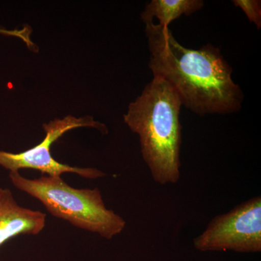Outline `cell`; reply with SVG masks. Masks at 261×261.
Here are the masks:
<instances>
[{"mask_svg":"<svg viewBox=\"0 0 261 261\" xmlns=\"http://www.w3.org/2000/svg\"><path fill=\"white\" fill-rule=\"evenodd\" d=\"M153 76L167 82L182 106L192 112L231 114L242 108L243 94L232 80V69L218 48L207 44L188 49L173 37L168 27L146 23Z\"/></svg>","mask_w":261,"mask_h":261,"instance_id":"1","label":"cell"},{"mask_svg":"<svg viewBox=\"0 0 261 261\" xmlns=\"http://www.w3.org/2000/svg\"><path fill=\"white\" fill-rule=\"evenodd\" d=\"M181 106L168 82L154 76L123 116L130 130L140 137L142 158L159 185L179 181Z\"/></svg>","mask_w":261,"mask_h":261,"instance_id":"2","label":"cell"},{"mask_svg":"<svg viewBox=\"0 0 261 261\" xmlns=\"http://www.w3.org/2000/svg\"><path fill=\"white\" fill-rule=\"evenodd\" d=\"M9 178L15 188L37 199L49 214L75 227L107 240L124 230L126 221L106 207L98 188H73L58 176L29 179L19 171L10 172Z\"/></svg>","mask_w":261,"mask_h":261,"instance_id":"3","label":"cell"},{"mask_svg":"<svg viewBox=\"0 0 261 261\" xmlns=\"http://www.w3.org/2000/svg\"><path fill=\"white\" fill-rule=\"evenodd\" d=\"M46 135L44 140L32 148L19 153L0 150V166L17 172L20 169L37 170L47 176H61L63 173L79 175L87 179L105 177L106 173L95 168L73 167L57 161L51 154V145L66 132L81 127L96 128L103 134L108 133L107 126L100 122L94 121L91 116L75 118L67 116L63 119H55L43 124Z\"/></svg>","mask_w":261,"mask_h":261,"instance_id":"4","label":"cell"},{"mask_svg":"<svg viewBox=\"0 0 261 261\" xmlns=\"http://www.w3.org/2000/svg\"><path fill=\"white\" fill-rule=\"evenodd\" d=\"M199 251H261V197L256 196L211 220L194 239Z\"/></svg>","mask_w":261,"mask_h":261,"instance_id":"5","label":"cell"},{"mask_svg":"<svg viewBox=\"0 0 261 261\" xmlns=\"http://www.w3.org/2000/svg\"><path fill=\"white\" fill-rule=\"evenodd\" d=\"M46 214L19 205L9 189L0 188V247L20 234H39Z\"/></svg>","mask_w":261,"mask_h":261,"instance_id":"6","label":"cell"},{"mask_svg":"<svg viewBox=\"0 0 261 261\" xmlns=\"http://www.w3.org/2000/svg\"><path fill=\"white\" fill-rule=\"evenodd\" d=\"M203 6L202 0H152L146 5L141 17L145 23L153 21L156 18L159 20V25L168 27L175 19L183 15L188 16Z\"/></svg>","mask_w":261,"mask_h":261,"instance_id":"7","label":"cell"},{"mask_svg":"<svg viewBox=\"0 0 261 261\" xmlns=\"http://www.w3.org/2000/svg\"><path fill=\"white\" fill-rule=\"evenodd\" d=\"M233 5L243 10L250 23L257 29L261 27V2L260 0H233Z\"/></svg>","mask_w":261,"mask_h":261,"instance_id":"8","label":"cell"},{"mask_svg":"<svg viewBox=\"0 0 261 261\" xmlns=\"http://www.w3.org/2000/svg\"><path fill=\"white\" fill-rule=\"evenodd\" d=\"M0 34H4V35L15 36V31L8 30V29L0 27Z\"/></svg>","mask_w":261,"mask_h":261,"instance_id":"9","label":"cell"}]
</instances>
